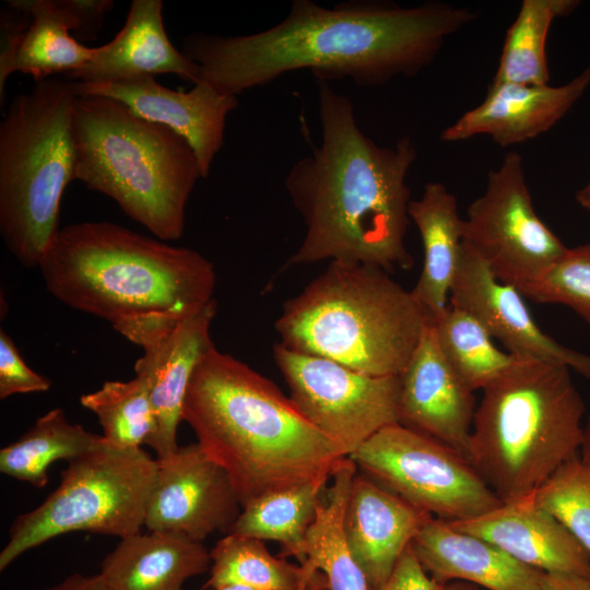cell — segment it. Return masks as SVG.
I'll use <instances>...</instances> for the list:
<instances>
[{
	"instance_id": "obj_17",
	"label": "cell",
	"mask_w": 590,
	"mask_h": 590,
	"mask_svg": "<svg viewBox=\"0 0 590 590\" xmlns=\"http://www.w3.org/2000/svg\"><path fill=\"white\" fill-rule=\"evenodd\" d=\"M474 392L442 355L428 318L400 375L399 424L449 446L470 461Z\"/></svg>"
},
{
	"instance_id": "obj_29",
	"label": "cell",
	"mask_w": 590,
	"mask_h": 590,
	"mask_svg": "<svg viewBox=\"0 0 590 590\" xmlns=\"http://www.w3.org/2000/svg\"><path fill=\"white\" fill-rule=\"evenodd\" d=\"M210 578L203 588L241 585L253 590H306L309 578L299 565L270 554L262 540L226 533L210 552Z\"/></svg>"
},
{
	"instance_id": "obj_31",
	"label": "cell",
	"mask_w": 590,
	"mask_h": 590,
	"mask_svg": "<svg viewBox=\"0 0 590 590\" xmlns=\"http://www.w3.org/2000/svg\"><path fill=\"white\" fill-rule=\"evenodd\" d=\"M430 320L442 355L473 391L482 390L516 359L499 350L482 323L463 309L448 304Z\"/></svg>"
},
{
	"instance_id": "obj_39",
	"label": "cell",
	"mask_w": 590,
	"mask_h": 590,
	"mask_svg": "<svg viewBox=\"0 0 590 590\" xmlns=\"http://www.w3.org/2000/svg\"><path fill=\"white\" fill-rule=\"evenodd\" d=\"M541 590H590V577L544 573Z\"/></svg>"
},
{
	"instance_id": "obj_26",
	"label": "cell",
	"mask_w": 590,
	"mask_h": 590,
	"mask_svg": "<svg viewBox=\"0 0 590 590\" xmlns=\"http://www.w3.org/2000/svg\"><path fill=\"white\" fill-rule=\"evenodd\" d=\"M356 472L349 457L337 468L306 535L300 566L309 578L322 574L327 590H369L344 533V514Z\"/></svg>"
},
{
	"instance_id": "obj_13",
	"label": "cell",
	"mask_w": 590,
	"mask_h": 590,
	"mask_svg": "<svg viewBox=\"0 0 590 590\" xmlns=\"http://www.w3.org/2000/svg\"><path fill=\"white\" fill-rule=\"evenodd\" d=\"M215 299L190 315L153 314L126 321L114 329L139 345L135 376L148 386L155 430L146 445L163 459L178 449L177 428L182 421L186 393L193 373L214 346L210 328Z\"/></svg>"
},
{
	"instance_id": "obj_30",
	"label": "cell",
	"mask_w": 590,
	"mask_h": 590,
	"mask_svg": "<svg viewBox=\"0 0 590 590\" xmlns=\"http://www.w3.org/2000/svg\"><path fill=\"white\" fill-rule=\"evenodd\" d=\"M575 0H524L508 28L493 85L548 84L545 44L552 22L570 13Z\"/></svg>"
},
{
	"instance_id": "obj_7",
	"label": "cell",
	"mask_w": 590,
	"mask_h": 590,
	"mask_svg": "<svg viewBox=\"0 0 590 590\" xmlns=\"http://www.w3.org/2000/svg\"><path fill=\"white\" fill-rule=\"evenodd\" d=\"M429 316L388 272L330 262L275 321L280 344L374 376H399Z\"/></svg>"
},
{
	"instance_id": "obj_4",
	"label": "cell",
	"mask_w": 590,
	"mask_h": 590,
	"mask_svg": "<svg viewBox=\"0 0 590 590\" xmlns=\"http://www.w3.org/2000/svg\"><path fill=\"white\" fill-rule=\"evenodd\" d=\"M38 268L52 296L114 328L153 314L190 315L214 300V267L200 252L107 221L60 228Z\"/></svg>"
},
{
	"instance_id": "obj_1",
	"label": "cell",
	"mask_w": 590,
	"mask_h": 590,
	"mask_svg": "<svg viewBox=\"0 0 590 590\" xmlns=\"http://www.w3.org/2000/svg\"><path fill=\"white\" fill-rule=\"evenodd\" d=\"M474 17L442 2L401 7L351 0L324 8L294 0L285 19L268 30L238 36L192 33L181 51L198 64L201 81L233 96L298 70L317 80L347 78L373 87L418 73Z\"/></svg>"
},
{
	"instance_id": "obj_18",
	"label": "cell",
	"mask_w": 590,
	"mask_h": 590,
	"mask_svg": "<svg viewBox=\"0 0 590 590\" xmlns=\"http://www.w3.org/2000/svg\"><path fill=\"white\" fill-rule=\"evenodd\" d=\"M1 13L0 102L14 72L35 82L68 75L86 66L95 47L80 44L70 32L75 22L63 0H9Z\"/></svg>"
},
{
	"instance_id": "obj_9",
	"label": "cell",
	"mask_w": 590,
	"mask_h": 590,
	"mask_svg": "<svg viewBox=\"0 0 590 590\" xmlns=\"http://www.w3.org/2000/svg\"><path fill=\"white\" fill-rule=\"evenodd\" d=\"M156 474L157 460L141 447L118 448L103 439L68 462L60 484L39 506L13 520L0 552V570L64 533L85 531L120 539L139 533Z\"/></svg>"
},
{
	"instance_id": "obj_42",
	"label": "cell",
	"mask_w": 590,
	"mask_h": 590,
	"mask_svg": "<svg viewBox=\"0 0 590 590\" xmlns=\"http://www.w3.org/2000/svg\"><path fill=\"white\" fill-rule=\"evenodd\" d=\"M444 590H482L481 587L467 581H450L444 586Z\"/></svg>"
},
{
	"instance_id": "obj_14",
	"label": "cell",
	"mask_w": 590,
	"mask_h": 590,
	"mask_svg": "<svg viewBox=\"0 0 590 590\" xmlns=\"http://www.w3.org/2000/svg\"><path fill=\"white\" fill-rule=\"evenodd\" d=\"M156 460L146 530L179 533L201 543L215 532L228 533L241 505L226 471L198 442Z\"/></svg>"
},
{
	"instance_id": "obj_25",
	"label": "cell",
	"mask_w": 590,
	"mask_h": 590,
	"mask_svg": "<svg viewBox=\"0 0 590 590\" xmlns=\"http://www.w3.org/2000/svg\"><path fill=\"white\" fill-rule=\"evenodd\" d=\"M423 244L424 260L412 295L429 318L438 317L449 304L451 284L462 252L463 219L456 197L440 182H428L409 205Z\"/></svg>"
},
{
	"instance_id": "obj_19",
	"label": "cell",
	"mask_w": 590,
	"mask_h": 590,
	"mask_svg": "<svg viewBox=\"0 0 590 590\" xmlns=\"http://www.w3.org/2000/svg\"><path fill=\"white\" fill-rule=\"evenodd\" d=\"M430 517L363 472H356L344 514V533L369 590H380L386 585Z\"/></svg>"
},
{
	"instance_id": "obj_15",
	"label": "cell",
	"mask_w": 590,
	"mask_h": 590,
	"mask_svg": "<svg viewBox=\"0 0 590 590\" xmlns=\"http://www.w3.org/2000/svg\"><path fill=\"white\" fill-rule=\"evenodd\" d=\"M523 297L518 288L500 282L483 259L462 243L449 304L471 314L511 355L557 363L590 380V354L562 345L544 333Z\"/></svg>"
},
{
	"instance_id": "obj_33",
	"label": "cell",
	"mask_w": 590,
	"mask_h": 590,
	"mask_svg": "<svg viewBox=\"0 0 590 590\" xmlns=\"http://www.w3.org/2000/svg\"><path fill=\"white\" fill-rule=\"evenodd\" d=\"M533 500L557 518L590 556V476L578 456L563 464Z\"/></svg>"
},
{
	"instance_id": "obj_34",
	"label": "cell",
	"mask_w": 590,
	"mask_h": 590,
	"mask_svg": "<svg viewBox=\"0 0 590 590\" xmlns=\"http://www.w3.org/2000/svg\"><path fill=\"white\" fill-rule=\"evenodd\" d=\"M520 293L540 304H562L590 326V244L567 252Z\"/></svg>"
},
{
	"instance_id": "obj_36",
	"label": "cell",
	"mask_w": 590,
	"mask_h": 590,
	"mask_svg": "<svg viewBox=\"0 0 590 590\" xmlns=\"http://www.w3.org/2000/svg\"><path fill=\"white\" fill-rule=\"evenodd\" d=\"M444 586L425 571L410 545L380 590H444Z\"/></svg>"
},
{
	"instance_id": "obj_37",
	"label": "cell",
	"mask_w": 590,
	"mask_h": 590,
	"mask_svg": "<svg viewBox=\"0 0 590 590\" xmlns=\"http://www.w3.org/2000/svg\"><path fill=\"white\" fill-rule=\"evenodd\" d=\"M64 4L75 20V34L82 39H94L99 32L105 15L111 10V0H64Z\"/></svg>"
},
{
	"instance_id": "obj_20",
	"label": "cell",
	"mask_w": 590,
	"mask_h": 590,
	"mask_svg": "<svg viewBox=\"0 0 590 590\" xmlns=\"http://www.w3.org/2000/svg\"><path fill=\"white\" fill-rule=\"evenodd\" d=\"M590 84V66L560 86L491 84L485 99L446 128L440 138L456 142L477 134L508 146L551 129L582 96Z\"/></svg>"
},
{
	"instance_id": "obj_3",
	"label": "cell",
	"mask_w": 590,
	"mask_h": 590,
	"mask_svg": "<svg viewBox=\"0 0 590 590\" xmlns=\"http://www.w3.org/2000/svg\"><path fill=\"white\" fill-rule=\"evenodd\" d=\"M182 420L226 471L241 508L269 492L329 481L347 458L270 379L215 346L193 373Z\"/></svg>"
},
{
	"instance_id": "obj_27",
	"label": "cell",
	"mask_w": 590,
	"mask_h": 590,
	"mask_svg": "<svg viewBox=\"0 0 590 590\" xmlns=\"http://www.w3.org/2000/svg\"><path fill=\"white\" fill-rule=\"evenodd\" d=\"M102 441V435L91 433L80 424H72L62 409L55 408L0 450V471L43 488L48 483V469L54 462H69L96 448Z\"/></svg>"
},
{
	"instance_id": "obj_32",
	"label": "cell",
	"mask_w": 590,
	"mask_h": 590,
	"mask_svg": "<svg viewBox=\"0 0 590 590\" xmlns=\"http://www.w3.org/2000/svg\"><path fill=\"white\" fill-rule=\"evenodd\" d=\"M81 404L92 411L103 428V439L118 448H139L155 430L149 389L142 378L106 381L81 396Z\"/></svg>"
},
{
	"instance_id": "obj_24",
	"label": "cell",
	"mask_w": 590,
	"mask_h": 590,
	"mask_svg": "<svg viewBox=\"0 0 590 590\" xmlns=\"http://www.w3.org/2000/svg\"><path fill=\"white\" fill-rule=\"evenodd\" d=\"M211 566L201 542L168 532L148 531L120 539L101 564L114 590H181L184 582Z\"/></svg>"
},
{
	"instance_id": "obj_10",
	"label": "cell",
	"mask_w": 590,
	"mask_h": 590,
	"mask_svg": "<svg viewBox=\"0 0 590 590\" xmlns=\"http://www.w3.org/2000/svg\"><path fill=\"white\" fill-rule=\"evenodd\" d=\"M349 458L377 484L439 519L470 520L503 505L462 455L399 423L377 432Z\"/></svg>"
},
{
	"instance_id": "obj_41",
	"label": "cell",
	"mask_w": 590,
	"mask_h": 590,
	"mask_svg": "<svg viewBox=\"0 0 590 590\" xmlns=\"http://www.w3.org/2000/svg\"><path fill=\"white\" fill-rule=\"evenodd\" d=\"M576 200L585 210L590 212V181L577 192Z\"/></svg>"
},
{
	"instance_id": "obj_2",
	"label": "cell",
	"mask_w": 590,
	"mask_h": 590,
	"mask_svg": "<svg viewBox=\"0 0 590 590\" xmlns=\"http://www.w3.org/2000/svg\"><path fill=\"white\" fill-rule=\"evenodd\" d=\"M320 145L294 163L287 194L305 235L286 267L319 261L385 271L411 269L408 173L416 158L410 138L382 146L359 128L352 101L326 80L317 83Z\"/></svg>"
},
{
	"instance_id": "obj_22",
	"label": "cell",
	"mask_w": 590,
	"mask_h": 590,
	"mask_svg": "<svg viewBox=\"0 0 590 590\" xmlns=\"http://www.w3.org/2000/svg\"><path fill=\"white\" fill-rule=\"evenodd\" d=\"M411 547L425 571L441 585L459 580L489 590H541L542 570L444 519L430 517Z\"/></svg>"
},
{
	"instance_id": "obj_23",
	"label": "cell",
	"mask_w": 590,
	"mask_h": 590,
	"mask_svg": "<svg viewBox=\"0 0 590 590\" xmlns=\"http://www.w3.org/2000/svg\"><path fill=\"white\" fill-rule=\"evenodd\" d=\"M162 0H132L122 28L107 44L95 47L90 62L66 79L101 83L156 74H175L196 84L197 63L169 40L163 21Z\"/></svg>"
},
{
	"instance_id": "obj_12",
	"label": "cell",
	"mask_w": 590,
	"mask_h": 590,
	"mask_svg": "<svg viewBox=\"0 0 590 590\" xmlns=\"http://www.w3.org/2000/svg\"><path fill=\"white\" fill-rule=\"evenodd\" d=\"M273 357L292 401L346 457L380 429L399 423L400 375H367L280 343Z\"/></svg>"
},
{
	"instance_id": "obj_35",
	"label": "cell",
	"mask_w": 590,
	"mask_h": 590,
	"mask_svg": "<svg viewBox=\"0 0 590 590\" xmlns=\"http://www.w3.org/2000/svg\"><path fill=\"white\" fill-rule=\"evenodd\" d=\"M51 381L31 369L20 355L14 341L0 330V399L19 393L45 392Z\"/></svg>"
},
{
	"instance_id": "obj_40",
	"label": "cell",
	"mask_w": 590,
	"mask_h": 590,
	"mask_svg": "<svg viewBox=\"0 0 590 590\" xmlns=\"http://www.w3.org/2000/svg\"><path fill=\"white\" fill-rule=\"evenodd\" d=\"M578 457L580 463L590 476V414L583 423L582 440Z\"/></svg>"
},
{
	"instance_id": "obj_16",
	"label": "cell",
	"mask_w": 590,
	"mask_h": 590,
	"mask_svg": "<svg viewBox=\"0 0 590 590\" xmlns=\"http://www.w3.org/2000/svg\"><path fill=\"white\" fill-rule=\"evenodd\" d=\"M73 82V81H72ZM78 95L117 99L145 120L165 126L192 148L203 178H206L224 144L226 119L237 105V96L222 94L204 81L189 90H172L154 76L113 82H73Z\"/></svg>"
},
{
	"instance_id": "obj_6",
	"label": "cell",
	"mask_w": 590,
	"mask_h": 590,
	"mask_svg": "<svg viewBox=\"0 0 590 590\" xmlns=\"http://www.w3.org/2000/svg\"><path fill=\"white\" fill-rule=\"evenodd\" d=\"M72 133L74 180L111 198L157 239L182 236L189 197L203 176L181 135L117 99L78 94Z\"/></svg>"
},
{
	"instance_id": "obj_44",
	"label": "cell",
	"mask_w": 590,
	"mask_h": 590,
	"mask_svg": "<svg viewBox=\"0 0 590 590\" xmlns=\"http://www.w3.org/2000/svg\"><path fill=\"white\" fill-rule=\"evenodd\" d=\"M214 590H253V589L246 586H241V585H227V586L216 588Z\"/></svg>"
},
{
	"instance_id": "obj_28",
	"label": "cell",
	"mask_w": 590,
	"mask_h": 590,
	"mask_svg": "<svg viewBox=\"0 0 590 590\" xmlns=\"http://www.w3.org/2000/svg\"><path fill=\"white\" fill-rule=\"evenodd\" d=\"M328 481H317L266 493L241 508L228 533L275 541L280 557L303 562L307 531L326 493Z\"/></svg>"
},
{
	"instance_id": "obj_11",
	"label": "cell",
	"mask_w": 590,
	"mask_h": 590,
	"mask_svg": "<svg viewBox=\"0 0 590 590\" xmlns=\"http://www.w3.org/2000/svg\"><path fill=\"white\" fill-rule=\"evenodd\" d=\"M463 243L503 283L521 291L568 250L538 216L526 182L522 158L509 152L488 173L484 192L467 210Z\"/></svg>"
},
{
	"instance_id": "obj_43",
	"label": "cell",
	"mask_w": 590,
	"mask_h": 590,
	"mask_svg": "<svg viewBox=\"0 0 590 590\" xmlns=\"http://www.w3.org/2000/svg\"><path fill=\"white\" fill-rule=\"evenodd\" d=\"M306 590H327L326 579L319 571L311 578Z\"/></svg>"
},
{
	"instance_id": "obj_5",
	"label": "cell",
	"mask_w": 590,
	"mask_h": 590,
	"mask_svg": "<svg viewBox=\"0 0 590 590\" xmlns=\"http://www.w3.org/2000/svg\"><path fill=\"white\" fill-rule=\"evenodd\" d=\"M482 391L470 462L504 504L530 498L579 453L586 406L570 369L516 357Z\"/></svg>"
},
{
	"instance_id": "obj_8",
	"label": "cell",
	"mask_w": 590,
	"mask_h": 590,
	"mask_svg": "<svg viewBox=\"0 0 590 590\" xmlns=\"http://www.w3.org/2000/svg\"><path fill=\"white\" fill-rule=\"evenodd\" d=\"M73 82L49 78L10 103L0 123V234L26 268L59 228L60 202L74 180Z\"/></svg>"
},
{
	"instance_id": "obj_38",
	"label": "cell",
	"mask_w": 590,
	"mask_h": 590,
	"mask_svg": "<svg viewBox=\"0 0 590 590\" xmlns=\"http://www.w3.org/2000/svg\"><path fill=\"white\" fill-rule=\"evenodd\" d=\"M46 590H114L102 574H72Z\"/></svg>"
},
{
	"instance_id": "obj_21",
	"label": "cell",
	"mask_w": 590,
	"mask_h": 590,
	"mask_svg": "<svg viewBox=\"0 0 590 590\" xmlns=\"http://www.w3.org/2000/svg\"><path fill=\"white\" fill-rule=\"evenodd\" d=\"M449 522L543 573L590 577L589 554L557 518L534 503L533 496L503 503L474 519Z\"/></svg>"
}]
</instances>
